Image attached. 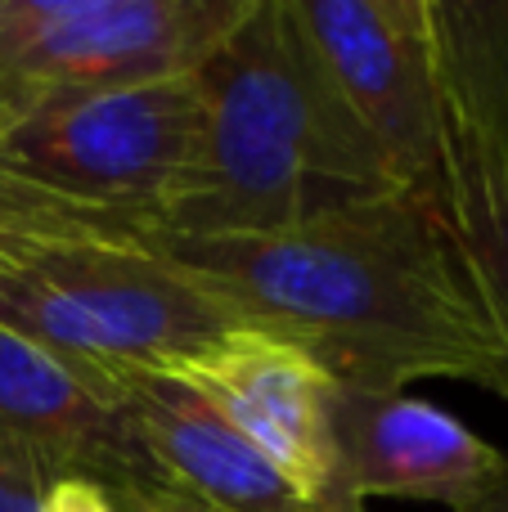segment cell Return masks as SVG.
<instances>
[{
    "mask_svg": "<svg viewBox=\"0 0 508 512\" xmlns=\"http://www.w3.org/2000/svg\"><path fill=\"white\" fill-rule=\"evenodd\" d=\"M0 450L50 481H95L113 499L167 486L140 450L113 382L0 328Z\"/></svg>",
    "mask_w": 508,
    "mask_h": 512,
    "instance_id": "cell-7",
    "label": "cell"
},
{
    "mask_svg": "<svg viewBox=\"0 0 508 512\" xmlns=\"http://www.w3.org/2000/svg\"><path fill=\"white\" fill-rule=\"evenodd\" d=\"M41 508H45V477L18 454L0 450V512H41Z\"/></svg>",
    "mask_w": 508,
    "mask_h": 512,
    "instance_id": "cell-14",
    "label": "cell"
},
{
    "mask_svg": "<svg viewBox=\"0 0 508 512\" xmlns=\"http://www.w3.org/2000/svg\"><path fill=\"white\" fill-rule=\"evenodd\" d=\"M203 144L162 234H279L347 203L405 194L306 41L293 0H252L198 63Z\"/></svg>",
    "mask_w": 508,
    "mask_h": 512,
    "instance_id": "cell-2",
    "label": "cell"
},
{
    "mask_svg": "<svg viewBox=\"0 0 508 512\" xmlns=\"http://www.w3.org/2000/svg\"><path fill=\"white\" fill-rule=\"evenodd\" d=\"M0 328L113 373H194L261 328L239 301L144 243L59 248L0 283ZM279 337V333H275Z\"/></svg>",
    "mask_w": 508,
    "mask_h": 512,
    "instance_id": "cell-3",
    "label": "cell"
},
{
    "mask_svg": "<svg viewBox=\"0 0 508 512\" xmlns=\"http://www.w3.org/2000/svg\"><path fill=\"white\" fill-rule=\"evenodd\" d=\"M41 512H117V504L104 486H95V481L68 477V481H50V486H45Z\"/></svg>",
    "mask_w": 508,
    "mask_h": 512,
    "instance_id": "cell-15",
    "label": "cell"
},
{
    "mask_svg": "<svg viewBox=\"0 0 508 512\" xmlns=\"http://www.w3.org/2000/svg\"><path fill=\"white\" fill-rule=\"evenodd\" d=\"M108 382L162 481L207 512H324L185 373H113Z\"/></svg>",
    "mask_w": 508,
    "mask_h": 512,
    "instance_id": "cell-10",
    "label": "cell"
},
{
    "mask_svg": "<svg viewBox=\"0 0 508 512\" xmlns=\"http://www.w3.org/2000/svg\"><path fill=\"white\" fill-rule=\"evenodd\" d=\"M252 0H0V140L140 81L194 72Z\"/></svg>",
    "mask_w": 508,
    "mask_h": 512,
    "instance_id": "cell-4",
    "label": "cell"
},
{
    "mask_svg": "<svg viewBox=\"0 0 508 512\" xmlns=\"http://www.w3.org/2000/svg\"><path fill=\"white\" fill-rule=\"evenodd\" d=\"M441 81L508 171V0H432Z\"/></svg>",
    "mask_w": 508,
    "mask_h": 512,
    "instance_id": "cell-12",
    "label": "cell"
},
{
    "mask_svg": "<svg viewBox=\"0 0 508 512\" xmlns=\"http://www.w3.org/2000/svg\"><path fill=\"white\" fill-rule=\"evenodd\" d=\"M230 414V423L293 481L311 508H342L333 454L338 378L311 351L275 333H252L185 373Z\"/></svg>",
    "mask_w": 508,
    "mask_h": 512,
    "instance_id": "cell-9",
    "label": "cell"
},
{
    "mask_svg": "<svg viewBox=\"0 0 508 512\" xmlns=\"http://www.w3.org/2000/svg\"><path fill=\"white\" fill-rule=\"evenodd\" d=\"M203 144L198 68L50 108L0 140V171L158 230Z\"/></svg>",
    "mask_w": 508,
    "mask_h": 512,
    "instance_id": "cell-5",
    "label": "cell"
},
{
    "mask_svg": "<svg viewBox=\"0 0 508 512\" xmlns=\"http://www.w3.org/2000/svg\"><path fill=\"white\" fill-rule=\"evenodd\" d=\"M324 512H365V504H342V508H324Z\"/></svg>",
    "mask_w": 508,
    "mask_h": 512,
    "instance_id": "cell-18",
    "label": "cell"
},
{
    "mask_svg": "<svg viewBox=\"0 0 508 512\" xmlns=\"http://www.w3.org/2000/svg\"><path fill=\"white\" fill-rule=\"evenodd\" d=\"M342 499H423L459 508L508 463L455 414L405 391L342 387L333 400Z\"/></svg>",
    "mask_w": 508,
    "mask_h": 512,
    "instance_id": "cell-8",
    "label": "cell"
},
{
    "mask_svg": "<svg viewBox=\"0 0 508 512\" xmlns=\"http://www.w3.org/2000/svg\"><path fill=\"white\" fill-rule=\"evenodd\" d=\"M293 14L396 185L441 212L446 81L432 0H293Z\"/></svg>",
    "mask_w": 508,
    "mask_h": 512,
    "instance_id": "cell-6",
    "label": "cell"
},
{
    "mask_svg": "<svg viewBox=\"0 0 508 512\" xmlns=\"http://www.w3.org/2000/svg\"><path fill=\"white\" fill-rule=\"evenodd\" d=\"M149 225L126 221V216L99 212L86 203L36 189L27 180L0 171V283L23 274L27 265L45 261L59 248H81V243H144Z\"/></svg>",
    "mask_w": 508,
    "mask_h": 512,
    "instance_id": "cell-13",
    "label": "cell"
},
{
    "mask_svg": "<svg viewBox=\"0 0 508 512\" xmlns=\"http://www.w3.org/2000/svg\"><path fill=\"white\" fill-rule=\"evenodd\" d=\"M117 512H207L198 499H189L185 490H176V486H149V490H140V495H122V499H113Z\"/></svg>",
    "mask_w": 508,
    "mask_h": 512,
    "instance_id": "cell-16",
    "label": "cell"
},
{
    "mask_svg": "<svg viewBox=\"0 0 508 512\" xmlns=\"http://www.w3.org/2000/svg\"><path fill=\"white\" fill-rule=\"evenodd\" d=\"M441 221L464 252L486 315L508 351V171L446 95Z\"/></svg>",
    "mask_w": 508,
    "mask_h": 512,
    "instance_id": "cell-11",
    "label": "cell"
},
{
    "mask_svg": "<svg viewBox=\"0 0 508 512\" xmlns=\"http://www.w3.org/2000/svg\"><path fill=\"white\" fill-rule=\"evenodd\" d=\"M144 248L311 351L342 387L401 391L455 378L508 400V351L464 252L441 212L410 194L333 207L279 234L149 230Z\"/></svg>",
    "mask_w": 508,
    "mask_h": 512,
    "instance_id": "cell-1",
    "label": "cell"
},
{
    "mask_svg": "<svg viewBox=\"0 0 508 512\" xmlns=\"http://www.w3.org/2000/svg\"><path fill=\"white\" fill-rule=\"evenodd\" d=\"M450 512H508V463L495 472L491 481H486L482 490H477L473 499H468V504H459Z\"/></svg>",
    "mask_w": 508,
    "mask_h": 512,
    "instance_id": "cell-17",
    "label": "cell"
}]
</instances>
